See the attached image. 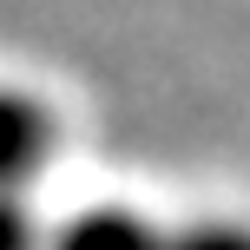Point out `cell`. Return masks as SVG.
<instances>
[{
    "mask_svg": "<svg viewBox=\"0 0 250 250\" xmlns=\"http://www.w3.org/2000/svg\"><path fill=\"white\" fill-rule=\"evenodd\" d=\"M158 250H250V230H237V224H198V230L165 237Z\"/></svg>",
    "mask_w": 250,
    "mask_h": 250,
    "instance_id": "3",
    "label": "cell"
},
{
    "mask_svg": "<svg viewBox=\"0 0 250 250\" xmlns=\"http://www.w3.org/2000/svg\"><path fill=\"white\" fill-rule=\"evenodd\" d=\"M53 250H158V237L132 211H86L79 224H66V237Z\"/></svg>",
    "mask_w": 250,
    "mask_h": 250,
    "instance_id": "2",
    "label": "cell"
},
{
    "mask_svg": "<svg viewBox=\"0 0 250 250\" xmlns=\"http://www.w3.org/2000/svg\"><path fill=\"white\" fill-rule=\"evenodd\" d=\"M0 250H33V230H26V217L7 198H0Z\"/></svg>",
    "mask_w": 250,
    "mask_h": 250,
    "instance_id": "4",
    "label": "cell"
},
{
    "mask_svg": "<svg viewBox=\"0 0 250 250\" xmlns=\"http://www.w3.org/2000/svg\"><path fill=\"white\" fill-rule=\"evenodd\" d=\"M46 145H53V119L20 92H0V185L26 178L46 158Z\"/></svg>",
    "mask_w": 250,
    "mask_h": 250,
    "instance_id": "1",
    "label": "cell"
}]
</instances>
